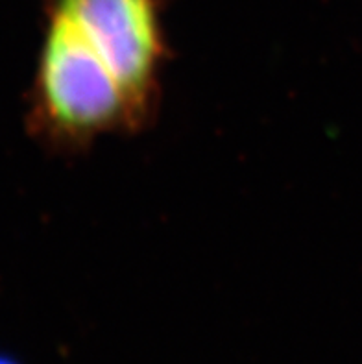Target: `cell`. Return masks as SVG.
<instances>
[{"mask_svg": "<svg viewBox=\"0 0 362 364\" xmlns=\"http://www.w3.org/2000/svg\"><path fill=\"white\" fill-rule=\"evenodd\" d=\"M30 126L58 148L142 126L113 70L65 18L50 11L33 80Z\"/></svg>", "mask_w": 362, "mask_h": 364, "instance_id": "obj_1", "label": "cell"}, {"mask_svg": "<svg viewBox=\"0 0 362 364\" xmlns=\"http://www.w3.org/2000/svg\"><path fill=\"white\" fill-rule=\"evenodd\" d=\"M65 18L95 48L128 92L142 124L156 107L166 55L157 0H54Z\"/></svg>", "mask_w": 362, "mask_h": 364, "instance_id": "obj_2", "label": "cell"}]
</instances>
